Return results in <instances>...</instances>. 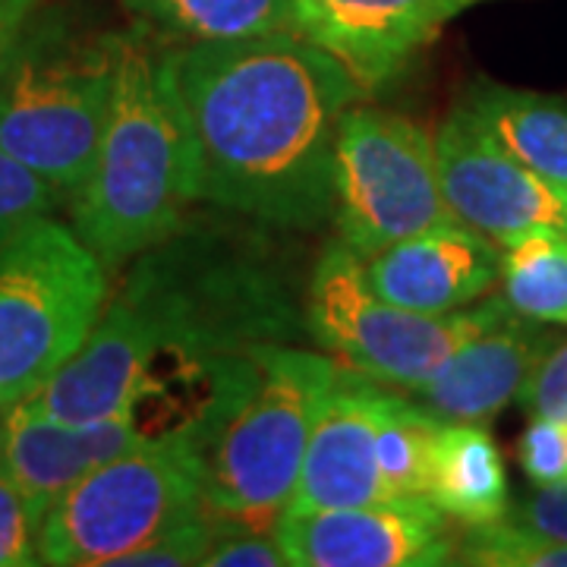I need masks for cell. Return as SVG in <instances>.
I'll use <instances>...</instances> for the list:
<instances>
[{"instance_id": "24", "label": "cell", "mask_w": 567, "mask_h": 567, "mask_svg": "<svg viewBox=\"0 0 567 567\" xmlns=\"http://www.w3.org/2000/svg\"><path fill=\"white\" fill-rule=\"evenodd\" d=\"M224 517L215 511H199L196 517L183 520L181 527L158 536L155 543L142 546L140 551L126 555L117 567H183L205 565V555L212 551L218 533H221Z\"/></svg>"}, {"instance_id": "30", "label": "cell", "mask_w": 567, "mask_h": 567, "mask_svg": "<svg viewBox=\"0 0 567 567\" xmlns=\"http://www.w3.org/2000/svg\"><path fill=\"white\" fill-rule=\"evenodd\" d=\"M32 13H35V10H32ZM32 13L0 20V73L7 70V63H10V58H13V51H17V44H20L22 32H25V22H29Z\"/></svg>"}, {"instance_id": "32", "label": "cell", "mask_w": 567, "mask_h": 567, "mask_svg": "<svg viewBox=\"0 0 567 567\" xmlns=\"http://www.w3.org/2000/svg\"><path fill=\"white\" fill-rule=\"evenodd\" d=\"M7 413L10 406L0 404V466H3V445H7Z\"/></svg>"}, {"instance_id": "1", "label": "cell", "mask_w": 567, "mask_h": 567, "mask_svg": "<svg viewBox=\"0 0 567 567\" xmlns=\"http://www.w3.org/2000/svg\"><path fill=\"white\" fill-rule=\"evenodd\" d=\"M199 203L281 230L334 215V142L363 85L300 32L162 51Z\"/></svg>"}, {"instance_id": "17", "label": "cell", "mask_w": 567, "mask_h": 567, "mask_svg": "<svg viewBox=\"0 0 567 567\" xmlns=\"http://www.w3.org/2000/svg\"><path fill=\"white\" fill-rule=\"evenodd\" d=\"M466 114L514 162L567 189V102L529 89L476 80L466 89Z\"/></svg>"}, {"instance_id": "13", "label": "cell", "mask_w": 567, "mask_h": 567, "mask_svg": "<svg viewBox=\"0 0 567 567\" xmlns=\"http://www.w3.org/2000/svg\"><path fill=\"white\" fill-rule=\"evenodd\" d=\"M385 385L341 365L306 445L287 507H357L401 498L388 486L375 451Z\"/></svg>"}, {"instance_id": "22", "label": "cell", "mask_w": 567, "mask_h": 567, "mask_svg": "<svg viewBox=\"0 0 567 567\" xmlns=\"http://www.w3.org/2000/svg\"><path fill=\"white\" fill-rule=\"evenodd\" d=\"M454 565L567 567V539L533 533L502 517L486 527H464L457 536Z\"/></svg>"}, {"instance_id": "5", "label": "cell", "mask_w": 567, "mask_h": 567, "mask_svg": "<svg viewBox=\"0 0 567 567\" xmlns=\"http://www.w3.org/2000/svg\"><path fill=\"white\" fill-rule=\"evenodd\" d=\"M121 32L76 35L32 13L0 73V148L73 196L102 142Z\"/></svg>"}, {"instance_id": "4", "label": "cell", "mask_w": 567, "mask_h": 567, "mask_svg": "<svg viewBox=\"0 0 567 567\" xmlns=\"http://www.w3.org/2000/svg\"><path fill=\"white\" fill-rule=\"evenodd\" d=\"M70 199L76 237L107 271L162 244L199 203L189 130L164 58L142 35H123L102 142Z\"/></svg>"}, {"instance_id": "28", "label": "cell", "mask_w": 567, "mask_h": 567, "mask_svg": "<svg viewBox=\"0 0 567 567\" xmlns=\"http://www.w3.org/2000/svg\"><path fill=\"white\" fill-rule=\"evenodd\" d=\"M517 404L527 410L529 420H565L567 416V341L555 347L539 369L533 372Z\"/></svg>"}, {"instance_id": "7", "label": "cell", "mask_w": 567, "mask_h": 567, "mask_svg": "<svg viewBox=\"0 0 567 567\" xmlns=\"http://www.w3.org/2000/svg\"><path fill=\"white\" fill-rule=\"evenodd\" d=\"M505 312V293L445 316L388 303L369 287L363 259L344 240L324 246L306 284V331L341 365L404 391L439 372Z\"/></svg>"}, {"instance_id": "21", "label": "cell", "mask_w": 567, "mask_h": 567, "mask_svg": "<svg viewBox=\"0 0 567 567\" xmlns=\"http://www.w3.org/2000/svg\"><path fill=\"white\" fill-rule=\"evenodd\" d=\"M429 410L416 404L410 394L382 391L379 406V429H375V451L379 466L385 473L388 486L394 495H425L429 488V466H432V447L442 429Z\"/></svg>"}, {"instance_id": "6", "label": "cell", "mask_w": 567, "mask_h": 567, "mask_svg": "<svg viewBox=\"0 0 567 567\" xmlns=\"http://www.w3.org/2000/svg\"><path fill=\"white\" fill-rule=\"evenodd\" d=\"M107 303V268L73 227L41 218L0 246V404L32 398Z\"/></svg>"}, {"instance_id": "8", "label": "cell", "mask_w": 567, "mask_h": 567, "mask_svg": "<svg viewBox=\"0 0 567 567\" xmlns=\"http://www.w3.org/2000/svg\"><path fill=\"white\" fill-rule=\"evenodd\" d=\"M205 511L199 466L183 432L95 466L48 511L39 529V561L58 567L121 565Z\"/></svg>"}, {"instance_id": "31", "label": "cell", "mask_w": 567, "mask_h": 567, "mask_svg": "<svg viewBox=\"0 0 567 567\" xmlns=\"http://www.w3.org/2000/svg\"><path fill=\"white\" fill-rule=\"evenodd\" d=\"M41 0H0V20L7 17H22V13H32L39 10Z\"/></svg>"}, {"instance_id": "33", "label": "cell", "mask_w": 567, "mask_h": 567, "mask_svg": "<svg viewBox=\"0 0 567 567\" xmlns=\"http://www.w3.org/2000/svg\"><path fill=\"white\" fill-rule=\"evenodd\" d=\"M473 3H480V0H454V10L461 13V10H466V7H473Z\"/></svg>"}, {"instance_id": "15", "label": "cell", "mask_w": 567, "mask_h": 567, "mask_svg": "<svg viewBox=\"0 0 567 567\" xmlns=\"http://www.w3.org/2000/svg\"><path fill=\"white\" fill-rule=\"evenodd\" d=\"M451 17L454 0H297V32L344 63L363 92L398 80Z\"/></svg>"}, {"instance_id": "23", "label": "cell", "mask_w": 567, "mask_h": 567, "mask_svg": "<svg viewBox=\"0 0 567 567\" xmlns=\"http://www.w3.org/2000/svg\"><path fill=\"white\" fill-rule=\"evenodd\" d=\"M61 199L63 193L54 183L0 148V246L41 218H51Z\"/></svg>"}, {"instance_id": "16", "label": "cell", "mask_w": 567, "mask_h": 567, "mask_svg": "<svg viewBox=\"0 0 567 567\" xmlns=\"http://www.w3.org/2000/svg\"><path fill=\"white\" fill-rule=\"evenodd\" d=\"M152 435L142 425L136 410L117 413L99 423H58L29 406L13 404L7 413V445L3 470L22 492L32 524L41 529L48 511L61 502L70 488L89 476L95 466L145 445Z\"/></svg>"}, {"instance_id": "29", "label": "cell", "mask_w": 567, "mask_h": 567, "mask_svg": "<svg viewBox=\"0 0 567 567\" xmlns=\"http://www.w3.org/2000/svg\"><path fill=\"white\" fill-rule=\"evenodd\" d=\"M505 520L543 536L567 539V483L536 488L520 505L507 507Z\"/></svg>"}, {"instance_id": "18", "label": "cell", "mask_w": 567, "mask_h": 567, "mask_svg": "<svg viewBox=\"0 0 567 567\" xmlns=\"http://www.w3.org/2000/svg\"><path fill=\"white\" fill-rule=\"evenodd\" d=\"M425 498L461 527H486L507 514V466L486 425L445 423L435 435Z\"/></svg>"}, {"instance_id": "19", "label": "cell", "mask_w": 567, "mask_h": 567, "mask_svg": "<svg viewBox=\"0 0 567 567\" xmlns=\"http://www.w3.org/2000/svg\"><path fill=\"white\" fill-rule=\"evenodd\" d=\"M136 20L181 44L297 32V0H121Z\"/></svg>"}, {"instance_id": "10", "label": "cell", "mask_w": 567, "mask_h": 567, "mask_svg": "<svg viewBox=\"0 0 567 567\" xmlns=\"http://www.w3.org/2000/svg\"><path fill=\"white\" fill-rule=\"evenodd\" d=\"M290 567L454 565L457 536L425 495L357 507H287L275 529Z\"/></svg>"}, {"instance_id": "9", "label": "cell", "mask_w": 567, "mask_h": 567, "mask_svg": "<svg viewBox=\"0 0 567 567\" xmlns=\"http://www.w3.org/2000/svg\"><path fill=\"white\" fill-rule=\"evenodd\" d=\"M334 227L360 259L457 221L442 189L435 136L404 114L353 104L334 142Z\"/></svg>"}, {"instance_id": "14", "label": "cell", "mask_w": 567, "mask_h": 567, "mask_svg": "<svg viewBox=\"0 0 567 567\" xmlns=\"http://www.w3.org/2000/svg\"><path fill=\"white\" fill-rule=\"evenodd\" d=\"M363 271L388 303L445 316L488 297L502 281V246L461 221L439 224L365 259Z\"/></svg>"}, {"instance_id": "26", "label": "cell", "mask_w": 567, "mask_h": 567, "mask_svg": "<svg viewBox=\"0 0 567 567\" xmlns=\"http://www.w3.org/2000/svg\"><path fill=\"white\" fill-rule=\"evenodd\" d=\"M205 567H287V555L271 529L224 517L221 533L205 555Z\"/></svg>"}, {"instance_id": "25", "label": "cell", "mask_w": 567, "mask_h": 567, "mask_svg": "<svg viewBox=\"0 0 567 567\" xmlns=\"http://www.w3.org/2000/svg\"><path fill=\"white\" fill-rule=\"evenodd\" d=\"M517 461L536 488L567 483V416L529 420L517 442Z\"/></svg>"}, {"instance_id": "12", "label": "cell", "mask_w": 567, "mask_h": 567, "mask_svg": "<svg viewBox=\"0 0 567 567\" xmlns=\"http://www.w3.org/2000/svg\"><path fill=\"white\" fill-rule=\"evenodd\" d=\"M551 328L511 309L470 338L439 372L406 388V394L442 423L488 425L520 398L539 363L565 341Z\"/></svg>"}, {"instance_id": "2", "label": "cell", "mask_w": 567, "mask_h": 567, "mask_svg": "<svg viewBox=\"0 0 567 567\" xmlns=\"http://www.w3.org/2000/svg\"><path fill=\"white\" fill-rule=\"evenodd\" d=\"M114 303L148 350L145 404L152 406L148 429L158 425V435L181 432L196 416L218 360L290 341L306 324V306L297 309L271 246L252 234L186 230L183 224L142 252Z\"/></svg>"}, {"instance_id": "27", "label": "cell", "mask_w": 567, "mask_h": 567, "mask_svg": "<svg viewBox=\"0 0 567 567\" xmlns=\"http://www.w3.org/2000/svg\"><path fill=\"white\" fill-rule=\"evenodd\" d=\"M39 561V529L29 505L10 473L0 466V567H25Z\"/></svg>"}, {"instance_id": "3", "label": "cell", "mask_w": 567, "mask_h": 567, "mask_svg": "<svg viewBox=\"0 0 567 567\" xmlns=\"http://www.w3.org/2000/svg\"><path fill=\"white\" fill-rule=\"evenodd\" d=\"M341 363L287 341L256 344L212 365L203 404L181 432L193 447L208 511L278 529L306 445Z\"/></svg>"}, {"instance_id": "20", "label": "cell", "mask_w": 567, "mask_h": 567, "mask_svg": "<svg viewBox=\"0 0 567 567\" xmlns=\"http://www.w3.org/2000/svg\"><path fill=\"white\" fill-rule=\"evenodd\" d=\"M502 290L514 312L567 328V234L536 230L502 246Z\"/></svg>"}, {"instance_id": "11", "label": "cell", "mask_w": 567, "mask_h": 567, "mask_svg": "<svg viewBox=\"0 0 567 567\" xmlns=\"http://www.w3.org/2000/svg\"><path fill=\"white\" fill-rule=\"evenodd\" d=\"M439 177L454 218L498 246L536 230L567 234V189L498 148L457 104L435 133Z\"/></svg>"}]
</instances>
